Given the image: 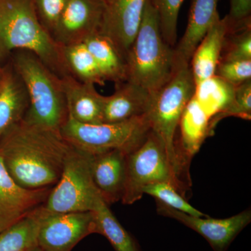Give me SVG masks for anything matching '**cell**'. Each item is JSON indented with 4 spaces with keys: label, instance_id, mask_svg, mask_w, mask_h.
Here are the masks:
<instances>
[{
    "label": "cell",
    "instance_id": "33",
    "mask_svg": "<svg viewBox=\"0 0 251 251\" xmlns=\"http://www.w3.org/2000/svg\"><path fill=\"white\" fill-rule=\"evenodd\" d=\"M34 251H44L41 250V249H39V248L38 247L37 249H35V250H34Z\"/></svg>",
    "mask_w": 251,
    "mask_h": 251
},
{
    "label": "cell",
    "instance_id": "3",
    "mask_svg": "<svg viewBox=\"0 0 251 251\" xmlns=\"http://www.w3.org/2000/svg\"><path fill=\"white\" fill-rule=\"evenodd\" d=\"M126 63V81L143 87L154 99L174 72V48L163 39L158 14L150 0L145 4Z\"/></svg>",
    "mask_w": 251,
    "mask_h": 251
},
{
    "label": "cell",
    "instance_id": "18",
    "mask_svg": "<svg viewBox=\"0 0 251 251\" xmlns=\"http://www.w3.org/2000/svg\"><path fill=\"white\" fill-rule=\"evenodd\" d=\"M29 99L22 80L14 67H6L0 75V140L22 121Z\"/></svg>",
    "mask_w": 251,
    "mask_h": 251
},
{
    "label": "cell",
    "instance_id": "7",
    "mask_svg": "<svg viewBox=\"0 0 251 251\" xmlns=\"http://www.w3.org/2000/svg\"><path fill=\"white\" fill-rule=\"evenodd\" d=\"M159 182L173 185L186 198L187 184L175 173L161 139L150 130L126 154L125 189L121 202L133 204L143 197L145 186Z\"/></svg>",
    "mask_w": 251,
    "mask_h": 251
},
{
    "label": "cell",
    "instance_id": "14",
    "mask_svg": "<svg viewBox=\"0 0 251 251\" xmlns=\"http://www.w3.org/2000/svg\"><path fill=\"white\" fill-rule=\"evenodd\" d=\"M126 153L113 150L93 154L94 184L108 205L122 201L125 193Z\"/></svg>",
    "mask_w": 251,
    "mask_h": 251
},
{
    "label": "cell",
    "instance_id": "13",
    "mask_svg": "<svg viewBox=\"0 0 251 251\" xmlns=\"http://www.w3.org/2000/svg\"><path fill=\"white\" fill-rule=\"evenodd\" d=\"M52 188L22 187L10 176L0 157V232L44 205Z\"/></svg>",
    "mask_w": 251,
    "mask_h": 251
},
{
    "label": "cell",
    "instance_id": "10",
    "mask_svg": "<svg viewBox=\"0 0 251 251\" xmlns=\"http://www.w3.org/2000/svg\"><path fill=\"white\" fill-rule=\"evenodd\" d=\"M157 211L160 215L179 221L209 243L214 251H227L238 234L250 224V209L226 219H212L209 216L197 217L185 214L156 201Z\"/></svg>",
    "mask_w": 251,
    "mask_h": 251
},
{
    "label": "cell",
    "instance_id": "6",
    "mask_svg": "<svg viewBox=\"0 0 251 251\" xmlns=\"http://www.w3.org/2000/svg\"><path fill=\"white\" fill-rule=\"evenodd\" d=\"M93 154L72 146L62 175L43 205L48 213L94 211L103 201L92 176Z\"/></svg>",
    "mask_w": 251,
    "mask_h": 251
},
{
    "label": "cell",
    "instance_id": "2",
    "mask_svg": "<svg viewBox=\"0 0 251 251\" xmlns=\"http://www.w3.org/2000/svg\"><path fill=\"white\" fill-rule=\"evenodd\" d=\"M32 52L59 77L71 75L64 49L43 25L33 0H0V52Z\"/></svg>",
    "mask_w": 251,
    "mask_h": 251
},
{
    "label": "cell",
    "instance_id": "34",
    "mask_svg": "<svg viewBox=\"0 0 251 251\" xmlns=\"http://www.w3.org/2000/svg\"><path fill=\"white\" fill-rule=\"evenodd\" d=\"M1 55H2V54H1V52H0V57H1ZM1 70H2V69H1V67H0V75H1Z\"/></svg>",
    "mask_w": 251,
    "mask_h": 251
},
{
    "label": "cell",
    "instance_id": "19",
    "mask_svg": "<svg viewBox=\"0 0 251 251\" xmlns=\"http://www.w3.org/2000/svg\"><path fill=\"white\" fill-rule=\"evenodd\" d=\"M227 32L226 20L221 18L219 14L196 48L190 62L196 85L215 75Z\"/></svg>",
    "mask_w": 251,
    "mask_h": 251
},
{
    "label": "cell",
    "instance_id": "15",
    "mask_svg": "<svg viewBox=\"0 0 251 251\" xmlns=\"http://www.w3.org/2000/svg\"><path fill=\"white\" fill-rule=\"evenodd\" d=\"M69 118L85 125L103 123L105 97L93 84L81 82L72 75L62 77Z\"/></svg>",
    "mask_w": 251,
    "mask_h": 251
},
{
    "label": "cell",
    "instance_id": "28",
    "mask_svg": "<svg viewBox=\"0 0 251 251\" xmlns=\"http://www.w3.org/2000/svg\"><path fill=\"white\" fill-rule=\"evenodd\" d=\"M249 59H251V27L227 33L220 61Z\"/></svg>",
    "mask_w": 251,
    "mask_h": 251
},
{
    "label": "cell",
    "instance_id": "30",
    "mask_svg": "<svg viewBox=\"0 0 251 251\" xmlns=\"http://www.w3.org/2000/svg\"><path fill=\"white\" fill-rule=\"evenodd\" d=\"M215 75L236 87L251 80V59L220 61Z\"/></svg>",
    "mask_w": 251,
    "mask_h": 251
},
{
    "label": "cell",
    "instance_id": "1",
    "mask_svg": "<svg viewBox=\"0 0 251 251\" xmlns=\"http://www.w3.org/2000/svg\"><path fill=\"white\" fill-rule=\"evenodd\" d=\"M72 146L59 130L22 120L0 140V157L10 176L22 187L52 188L60 178Z\"/></svg>",
    "mask_w": 251,
    "mask_h": 251
},
{
    "label": "cell",
    "instance_id": "21",
    "mask_svg": "<svg viewBox=\"0 0 251 251\" xmlns=\"http://www.w3.org/2000/svg\"><path fill=\"white\" fill-rule=\"evenodd\" d=\"M193 98L211 121L233 105L234 87L214 75L196 85Z\"/></svg>",
    "mask_w": 251,
    "mask_h": 251
},
{
    "label": "cell",
    "instance_id": "22",
    "mask_svg": "<svg viewBox=\"0 0 251 251\" xmlns=\"http://www.w3.org/2000/svg\"><path fill=\"white\" fill-rule=\"evenodd\" d=\"M42 206L0 232V251H34L39 247L38 232L44 214Z\"/></svg>",
    "mask_w": 251,
    "mask_h": 251
},
{
    "label": "cell",
    "instance_id": "12",
    "mask_svg": "<svg viewBox=\"0 0 251 251\" xmlns=\"http://www.w3.org/2000/svg\"><path fill=\"white\" fill-rule=\"evenodd\" d=\"M102 11V0H69L52 37L62 47L81 44L99 31Z\"/></svg>",
    "mask_w": 251,
    "mask_h": 251
},
{
    "label": "cell",
    "instance_id": "25",
    "mask_svg": "<svg viewBox=\"0 0 251 251\" xmlns=\"http://www.w3.org/2000/svg\"><path fill=\"white\" fill-rule=\"evenodd\" d=\"M71 75L81 82L103 86L106 82L97 61L83 43L63 47Z\"/></svg>",
    "mask_w": 251,
    "mask_h": 251
},
{
    "label": "cell",
    "instance_id": "20",
    "mask_svg": "<svg viewBox=\"0 0 251 251\" xmlns=\"http://www.w3.org/2000/svg\"><path fill=\"white\" fill-rule=\"evenodd\" d=\"M82 43L97 61L105 80L116 85L126 81L125 59L108 37L98 31Z\"/></svg>",
    "mask_w": 251,
    "mask_h": 251
},
{
    "label": "cell",
    "instance_id": "4",
    "mask_svg": "<svg viewBox=\"0 0 251 251\" xmlns=\"http://www.w3.org/2000/svg\"><path fill=\"white\" fill-rule=\"evenodd\" d=\"M13 67L29 99L23 121L59 131L69 118L62 78L29 51L16 50Z\"/></svg>",
    "mask_w": 251,
    "mask_h": 251
},
{
    "label": "cell",
    "instance_id": "16",
    "mask_svg": "<svg viewBox=\"0 0 251 251\" xmlns=\"http://www.w3.org/2000/svg\"><path fill=\"white\" fill-rule=\"evenodd\" d=\"M154 98L148 91L128 81L117 84L112 95L105 97L103 123H113L148 115Z\"/></svg>",
    "mask_w": 251,
    "mask_h": 251
},
{
    "label": "cell",
    "instance_id": "29",
    "mask_svg": "<svg viewBox=\"0 0 251 251\" xmlns=\"http://www.w3.org/2000/svg\"><path fill=\"white\" fill-rule=\"evenodd\" d=\"M227 117H236L243 120L251 118V80L246 81L234 87L233 105L226 112L212 121L214 127L222 119Z\"/></svg>",
    "mask_w": 251,
    "mask_h": 251
},
{
    "label": "cell",
    "instance_id": "9",
    "mask_svg": "<svg viewBox=\"0 0 251 251\" xmlns=\"http://www.w3.org/2000/svg\"><path fill=\"white\" fill-rule=\"evenodd\" d=\"M94 233L97 224L94 211L48 213L44 209L38 247L44 251H72L82 239Z\"/></svg>",
    "mask_w": 251,
    "mask_h": 251
},
{
    "label": "cell",
    "instance_id": "5",
    "mask_svg": "<svg viewBox=\"0 0 251 251\" xmlns=\"http://www.w3.org/2000/svg\"><path fill=\"white\" fill-rule=\"evenodd\" d=\"M195 89L190 65L175 68L171 79L155 97L149 113L151 131L161 139L173 170L184 182L183 173L187 168L178 153L175 137L180 119L194 96Z\"/></svg>",
    "mask_w": 251,
    "mask_h": 251
},
{
    "label": "cell",
    "instance_id": "11",
    "mask_svg": "<svg viewBox=\"0 0 251 251\" xmlns=\"http://www.w3.org/2000/svg\"><path fill=\"white\" fill-rule=\"evenodd\" d=\"M148 0H102L99 32L113 43L125 59L139 29Z\"/></svg>",
    "mask_w": 251,
    "mask_h": 251
},
{
    "label": "cell",
    "instance_id": "23",
    "mask_svg": "<svg viewBox=\"0 0 251 251\" xmlns=\"http://www.w3.org/2000/svg\"><path fill=\"white\" fill-rule=\"evenodd\" d=\"M178 126L181 131V146L190 154L197 151L205 138L212 133L210 119L193 97L184 109Z\"/></svg>",
    "mask_w": 251,
    "mask_h": 251
},
{
    "label": "cell",
    "instance_id": "26",
    "mask_svg": "<svg viewBox=\"0 0 251 251\" xmlns=\"http://www.w3.org/2000/svg\"><path fill=\"white\" fill-rule=\"evenodd\" d=\"M143 194L152 196L156 201L163 203L165 205L185 214L197 217L206 216L190 204L176 188L169 183L159 182L148 185L143 188Z\"/></svg>",
    "mask_w": 251,
    "mask_h": 251
},
{
    "label": "cell",
    "instance_id": "24",
    "mask_svg": "<svg viewBox=\"0 0 251 251\" xmlns=\"http://www.w3.org/2000/svg\"><path fill=\"white\" fill-rule=\"evenodd\" d=\"M94 213L97 233L106 238L115 251H140L138 242L119 222L105 201L100 202Z\"/></svg>",
    "mask_w": 251,
    "mask_h": 251
},
{
    "label": "cell",
    "instance_id": "17",
    "mask_svg": "<svg viewBox=\"0 0 251 251\" xmlns=\"http://www.w3.org/2000/svg\"><path fill=\"white\" fill-rule=\"evenodd\" d=\"M219 0H192L184 36L174 48L175 67L190 65L196 48L209 30L216 16Z\"/></svg>",
    "mask_w": 251,
    "mask_h": 251
},
{
    "label": "cell",
    "instance_id": "8",
    "mask_svg": "<svg viewBox=\"0 0 251 251\" xmlns=\"http://www.w3.org/2000/svg\"><path fill=\"white\" fill-rule=\"evenodd\" d=\"M151 130L148 115L125 121L85 125L68 118L60 133L73 146L96 154L119 150L128 153L136 148Z\"/></svg>",
    "mask_w": 251,
    "mask_h": 251
},
{
    "label": "cell",
    "instance_id": "32",
    "mask_svg": "<svg viewBox=\"0 0 251 251\" xmlns=\"http://www.w3.org/2000/svg\"><path fill=\"white\" fill-rule=\"evenodd\" d=\"M69 0H33L39 20L52 35Z\"/></svg>",
    "mask_w": 251,
    "mask_h": 251
},
{
    "label": "cell",
    "instance_id": "27",
    "mask_svg": "<svg viewBox=\"0 0 251 251\" xmlns=\"http://www.w3.org/2000/svg\"><path fill=\"white\" fill-rule=\"evenodd\" d=\"M184 0H150L159 19L160 29L166 44L174 48L177 38L179 10Z\"/></svg>",
    "mask_w": 251,
    "mask_h": 251
},
{
    "label": "cell",
    "instance_id": "31",
    "mask_svg": "<svg viewBox=\"0 0 251 251\" xmlns=\"http://www.w3.org/2000/svg\"><path fill=\"white\" fill-rule=\"evenodd\" d=\"M227 32L251 27V0H229L228 14L224 17Z\"/></svg>",
    "mask_w": 251,
    "mask_h": 251
}]
</instances>
